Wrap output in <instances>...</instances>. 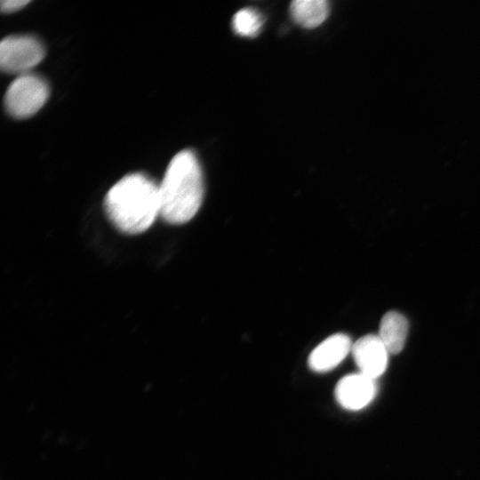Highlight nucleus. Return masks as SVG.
I'll return each instance as SVG.
<instances>
[{
  "label": "nucleus",
  "instance_id": "obj_3",
  "mask_svg": "<svg viewBox=\"0 0 480 480\" xmlns=\"http://www.w3.org/2000/svg\"><path fill=\"white\" fill-rule=\"evenodd\" d=\"M49 97L47 83L34 74L19 76L8 87L4 95L6 111L15 118L35 115Z\"/></svg>",
  "mask_w": 480,
  "mask_h": 480
},
{
  "label": "nucleus",
  "instance_id": "obj_10",
  "mask_svg": "<svg viewBox=\"0 0 480 480\" xmlns=\"http://www.w3.org/2000/svg\"><path fill=\"white\" fill-rule=\"evenodd\" d=\"M232 24L236 34L243 36H254L260 30L263 20L255 10L244 8L234 15Z\"/></svg>",
  "mask_w": 480,
  "mask_h": 480
},
{
  "label": "nucleus",
  "instance_id": "obj_5",
  "mask_svg": "<svg viewBox=\"0 0 480 480\" xmlns=\"http://www.w3.org/2000/svg\"><path fill=\"white\" fill-rule=\"evenodd\" d=\"M375 380L361 372L340 379L334 389L338 404L344 409L358 411L367 406L376 395Z\"/></svg>",
  "mask_w": 480,
  "mask_h": 480
},
{
  "label": "nucleus",
  "instance_id": "obj_4",
  "mask_svg": "<svg viewBox=\"0 0 480 480\" xmlns=\"http://www.w3.org/2000/svg\"><path fill=\"white\" fill-rule=\"evenodd\" d=\"M44 57L41 42L30 36H11L0 44V67L8 74H26Z\"/></svg>",
  "mask_w": 480,
  "mask_h": 480
},
{
  "label": "nucleus",
  "instance_id": "obj_2",
  "mask_svg": "<svg viewBox=\"0 0 480 480\" xmlns=\"http://www.w3.org/2000/svg\"><path fill=\"white\" fill-rule=\"evenodd\" d=\"M204 196L203 175L196 155L182 150L171 160L159 185L160 216L170 224H183L199 210Z\"/></svg>",
  "mask_w": 480,
  "mask_h": 480
},
{
  "label": "nucleus",
  "instance_id": "obj_11",
  "mask_svg": "<svg viewBox=\"0 0 480 480\" xmlns=\"http://www.w3.org/2000/svg\"><path fill=\"white\" fill-rule=\"evenodd\" d=\"M29 2L28 0H3L1 1V11L3 12H13L21 9Z\"/></svg>",
  "mask_w": 480,
  "mask_h": 480
},
{
  "label": "nucleus",
  "instance_id": "obj_7",
  "mask_svg": "<svg viewBox=\"0 0 480 480\" xmlns=\"http://www.w3.org/2000/svg\"><path fill=\"white\" fill-rule=\"evenodd\" d=\"M352 345L348 335L333 334L312 350L308 358V364L312 371L316 372L331 371L351 352Z\"/></svg>",
  "mask_w": 480,
  "mask_h": 480
},
{
  "label": "nucleus",
  "instance_id": "obj_9",
  "mask_svg": "<svg viewBox=\"0 0 480 480\" xmlns=\"http://www.w3.org/2000/svg\"><path fill=\"white\" fill-rule=\"evenodd\" d=\"M290 11L296 23L312 28L325 20L329 4L325 0H295L291 4Z\"/></svg>",
  "mask_w": 480,
  "mask_h": 480
},
{
  "label": "nucleus",
  "instance_id": "obj_1",
  "mask_svg": "<svg viewBox=\"0 0 480 480\" xmlns=\"http://www.w3.org/2000/svg\"><path fill=\"white\" fill-rule=\"evenodd\" d=\"M104 207L120 231L142 233L160 215L159 185L142 173L126 175L108 191Z\"/></svg>",
  "mask_w": 480,
  "mask_h": 480
},
{
  "label": "nucleus",
  "instance_id": "obj_8",
  "mask_svg": "<svg viewBox=\"0 0 480 480\" xmlns=\"http://www.w3.org/2000/svg\"><path fill=\"white\" fill-rule=\"evenodd\" d=\"M408 329V321L402 314L388 311L380 320L378 336L390 354H398L404 348Z\"/></svg>",
  "mask_w": 480,
  "mask_h": 480
},
{
  "label": "nucleus",
  "instance_id": "obj_6",
  "mask_svg": "<svg viewBox=\"0 0 480 480\" xmlns=\"http://www.w3.org/2000/svg\"><path fill=\"white\" fill-rule=\"evenodd\" d=\"M351 354L359 372L372 379L376 380L387 369L389 352L378 334H368L358 339L352 345Z\"/></svg>",
  "mask_w": 480,
  "mask_h": 480
}]
</instances>
